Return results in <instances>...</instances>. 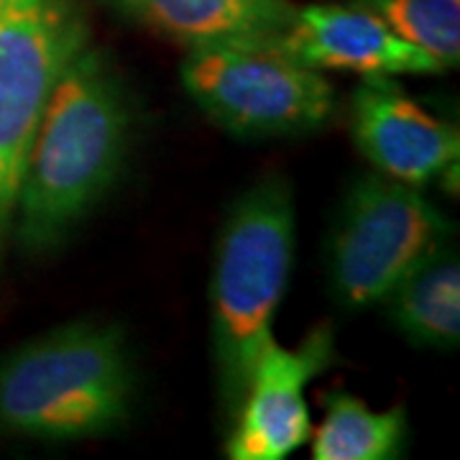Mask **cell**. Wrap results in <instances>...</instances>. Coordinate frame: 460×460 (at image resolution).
<instances>
[{"label": "cell", "instance_id": "6da1fadb", "mask_svg": "<svg viewBox=\"0 0 460 460\" xmlns=\"http://www.w3.org/2000/svg\"><path fill=\"white\" fill-rule=\"evenodd\" d=\"M131 128L123 77L87 44L59 77L29 148L11 220L18 246L41 256L65 243L120 177Z\"/></svg>", "mask_w": 460, "mask_h": 460}, {"label": "cell", "instance_id": "7a4b0ae2", "mask_svg": "<svg viewBox=\"0 0 460 460\" xmlns=\"http://www.w3.org/2000/svg\"><path fill=\"white\" fill-rule=\"evenodd\" d=\"M136 374L118 325L77 320L0 358V432L33 440H84L131 414Z\"/></svg>", "mask_w": 460, "mask_h": 460}, {"label": "cell", "instance_id": "3957f363", "mask_svg": "<svg viewBox=\"0 0 460 460\" xmlns=\"http://www.w3.org/2000/svg\"><path fill=\"white\" fill-rule=\"evenodd\" d=\"M296 246L292 184L266 177L230 205L217 238L210 281L213 353L226 417L233 420L251 371L274 341Z\"/></svg>", "mask_w": 460, "mask_h": 460}, {"label": "cell", "instance_id": "277c9868", "mask_svg": "<svg viewBox=\"0 0 460 460\" xmlns=\"http://www.w3.org/2000/svg\"><path fill=\"white\" fill-rule=\"evenodd\" d=\"M453 223L411 187L378 172L363 174L345 190L325 248L332 299L361 313L447 243Z\"/></svg>", "mask_w": 460, "mask_h": 460}, {"label": "cell", "instance_id": "5b68a950", "mask_svg": "<svg viewBox=\"0 0 460 460\" xmlns=\"http://www.w3.org/2000/svg\"><path fill=\"white\" fill-rule=\"evenodd\" d=\"M181 84L202 113L238 138L317 131L335 113V87L274 47H199L181 62Z\"/></svg>", "mask_w": 460, "mask_h": 460}, {"label": "cell", "instance_id": "8992f818", "mask_svg": "<svg viewBox=\"0 0 460 460\" xmlns=\"http://www.w3.org/2000/svg\"><path fill=\"white\" fill-rule=\"evenodd\" d=\"M87 44L80 0H0V243L47 102Z\"/></svg>", "mask_w": 460, "mask_h": 460}, {"label": "cell", "instance_id": "52a82bcc", "mask_svg": "<svg viewBox=\"0 0 460 460\" xmlns=\"http://www.w3.org/2000/svg\"><path fill=\"white\" fill-rule=\"evenodd\" d=\"M330 356L332 332L325 328L314 330L299 348H284L277 338L263 348L230 420L228 458L284 460L310 440L313 420L305 389Z\"/></svg>", "mask_w": 460, "mask_h": 460}, {"label": "cell", "instance_id": "ba28073f", "mask_svg": "<svg viewBox=\"0 0 460 460\" xmlns=\"http://www.w3.org/2000/svg\"><path fill=\"white\" fill-rule=\"evenodd\" d=\"M350 136L378 174L422 187L456 166V126L429 115L407 98L392 77H363L350 98Z\"/></svg>", "mask_w": 460, "mask_h": 460}, {"label": "cell", "instance_id": "9c48e42d", "mask_svg": "<svg viewBox=\"0 0 460 460\" xmlns=\"http://www.w3.org/2000/svg\"><path fill=\"white\" fill-rule=\"evenodd\" d=\"M274 49L317 72H356L361 77L438 75L445 69L356 3L296 8Z\"/></svg>", "mask_w": 460, "mask_h": 460}, {"label": "cell", "instance_id": "30bf717a", "mask_svg": "<svg viewBox=\"0 0 460 460\" xmlns=\"http://www.w3.org/2000/svg\"><path fill=\"white\" fill-rule=\"evenodd\" d=\"M115 16L138 29L174 41L184 49L199 47H274L296 5L289 0H100Z\"/></svg>", "mask_w": 460, "mask_h": 460}, {"label": "cell", "instance_id": "8fae6325", "mask_svg": "<svg viewBox=\"0 0 460 460\" xmlns=\"http://www.w3.org/2000/svg\"><path fill=\"white\" fill-rule=\"evenodd\" d=\"M386 317L411 345L453 350L460 343V261L450 241L435 248L384 302Z\"/></svg>", "mask_w": 460, "mask_h": 460}, {"label": "cell", "instance_id": "7c38bea8", "mask_svg": "<svg viewBox=\"0 0 460 460\" xmlns=\"http://www.w3.org/2000/svg\"><path fill=\"white\" fill-rule=\"evenodd\" d=\"M325 417L313 429L314 460H392L407 443V411H376L348 392L323 394Z\"/></svg>", "mask_w": 460, "mask_h": 460}, {"label": "cell", "instance_id": "4fadbf2b", "mask_svg": "<svg viewBox=\"0 0 460 460\" xmlns=\"http://www.w3.org/2000/svg\"><path fill=\"white\" fill-rule=\"evenodd\" d=\"M440 65L460 62V0H350Z\"/></svg>", "mask_w": 460, "mask_h": 460}]
</instances>
